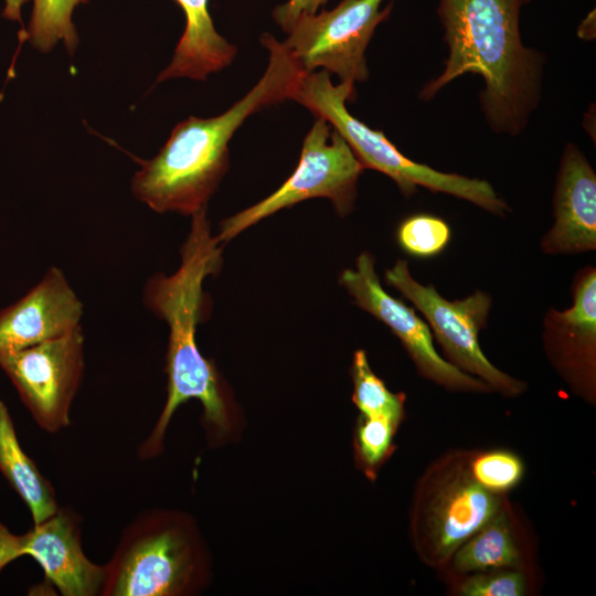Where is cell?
Returning <instances> with one entry per match:
<instances>
[{
    "label": "cell",
    "mask_w": 596,
    "mask_h": 596,
    "mask_svg": "<svg viewBox=\"0 0 596 596\" xmlns=\"http://www.w3.org/2000/svg\"><path fill=\"white\" fill-rule=\"evenodd\" d=\"M572 305L549 308L543 318L545 350L555 366L574 385L594 386L596 351V268H579L573 278Z\"/></svg>",
    "instance_id": "obj_13"
},
{
    "label": "cell",
    "mask_w": 596,
    "mask_h": 596,
    "mask_svg": "<svg viewBox=\"0 0 596 596\" xmlns=\"http://www.w3.org/2000/svg\"><path fill=\"white\" fill-rule=\"evenodd\" d=\"M530 0H440L438 15L449 55L421 98L429 100L455 78H483L481 107L492 130L520 134L540 103L545 57L523 45L521 8Z\"/></svg>",
    "instance_id": "obj_1"
},
{
    "label": "cell",
    "mask_w": 596,
    "mask_h": 596,
    "mask_svg": "<svg viewBox=\"0 0 596 596\" xmlns=\"http://www.w3.org/2000/svg\"><path fill=\"white\" fill-rule=\"evenodd\" d=\"M401 248L408 255L428 258L440 254L451 240L448 223L435 215L415 214L401 222L396 231Z\"/></svg>",
    "instance_id": "obj_21"
},
{
    "label": "cell",
    "mask_w": 596,
    "mask_h": 596,
    "mask_svg": "<svg viewBox=\"0 0 596 596\" xmlns=\"http://www.w3.org/2000/svg\"><path fill=\"white\" fill-rule=\"evenodd\" d=\"M554 223L540 241L546 255L596 249V173L576 145L564 147L553 195Z\"/></svg>",
    "instance_id": "obj_14"
},
{
    "label": "cell",
    "mask_w": 596,
    "mask_h": 596,
    "mask_svg": "<svg viewBox=\"0 0 596 596\" xmlns=\"http://www.w3.org/2000/svg\"><path fill=\"white\" fill-rule=\"evenodd\" d=\"M383 0H341L332 10L301 13L281 44L305 73L322 67L341 83L363 82L369 76L365 50L376 26L391 13Z\"/></svg>",
    "instance_id": "obj_8"
},
{
    "label": "cell",
    "mask_w": 596,
    "mask_h": 596,
    "mask_svg": "<svg viewBox=\"0 0 596 596\" xmlns=\"http://www.w3.org/2000/svg\"><path fill=\"white\" fill-rule=\"evenodd\" d=\"M328 0H288L273 11L275 22L287 32L296 18L301 13H316Z\"/></svg>",
    "instance_id": "obj_25"
},
{
    "label": "cell",
    "mask_w": 596,
    "mask_h": 596,
    "mask_svg": "<svg viewBox=\"0 0 596 596\" xmlns=\"http://www.w3.org/2000/svg\"><path fill=\"white\" fill-rule=\"evenodd\" d=\"M0 472L28 507L33 524L58 509L55 490L20 445L8 407L0 401Z\"/></svg>",
    "instance_id": "obj_17"
},
{
    "label": "cell",
    "mask_w": 596,
    "mask_h": 596,
    "mask_svg": "<svg viewBox=\"0 0 596 596\" xmlns=\"http://www.w3.org/2000/svg\"><path fill=\"white\" fill-rule=\"evenodd\" d=\"M0 368L15 386L36 425L49 434L71 424V408L85 370L82 327L0 358Z\"/></svg>",
    "instance_id": "obj_9"
},
{
    "label": "cell",
    "mask_w": 596,
    "mask_h": 596,
    "mask_svg": "<svg viewBox=\"0 0 596 596\" xmlns=\"http://www.w3.org/2000/svg\"><path fill=\"white\" fill-rule=\"evenodd\" d=\"M364 168L344 139L320 117H316L291 175L274 193L225 219L216 238L221 244L267 216L305 200L326 198L340 216L354 207L356 185Z\"/></svg>",
    "instance_id": "obj_6"
},
{
    "label": "cell",
    "mask_w": 596,
    "mask_h": 596,
    "mask_svg": "<svg viewBox=\"0 0 596 596\" xmlns=\"http://www.w3.org/2000/svg\"><path fill=\"white\" fill-rule=\"evenodd\" d=\"M260 43L268 65L255 86L223 114L180 121L158 155L131 180L134 195L158 213L192 215L202 209L228 170V142L256 111L291 99L305 72L272 34Z\"/></svg>",
    "instance_id": "obj_2"
},
{
    "label": "cell",
    "mask_w": 596,
    "mask_h": 596,
    "mask_svg": "<svg viewBox=\"0 0 596 596\" xmlns=\"http://www.w3.org/2000/svg\"><path fill=\"white\" fill-rule=\"evenodd\" d=\"M83 304L52 266L22 298L0 310V358L63 337L78 327Z\"/></svg>",
    "instance_id": "obj_11"
},
{
    "label": "cell",
    "mask_w": 596,
    "mask_h": 596,
    "mask_svg": "<svg viewBox=\"0 0 596 596\" xmlns=\"http://www.w3.org/2000/svg\"><path fill=\"white\" fill-rule=\"evenodd\" d=\"M185 15V28L170 64L159 74L157 83L189 77L204 81L207 75L228 66L237 47L214 28L209 0H174Z\"/></svg>",
    "instance_id": "obj_16"
},
{
    "label": "cell",
    "mask_w": 596,
    "mask_h": 596,
    "mask_svg": "<svg viewBox=\"0 0 596 596\" xmlns=\"http://www.w3.org/2000/svg\"><path fill=\"white\" fill-rule=\"evenodd\" d=\"M191 216V227L181 246L178 270L172 275L155 274L143 288L145 306L169 327L167 400L149 436L138 447L146 457L160 453L174 412L188 400L200 401L210 426L220 433L228 428L216 371L201 354L195 340L196 327L203 316V283L207 276L219 272L222 247L216 236L212 235L206 209Z\"/></svg>",
    "instance_id": "obj_3"
},
{
    "label": "cell",
    "mask_w": 596,
    "mask_h": 596,
    "mask_svg": "<svg viewBox=\"0 0 596 596\" xmlns=\"http://www.w3.org/2000/svg\"><path fill=\"white\" fill-rule=\"evenodd\" d=\"M22 538L0 522V572L14 560L22 557Z\"/></svg>",
    "instance_id": "obj_26"
},
{
    "label": "cell",
    "mask_w": 596,
    "mask_h": 596,
    "mask_svg": "<svg viewBox=\"0 0 596 596\" xmlns=\"http://www.w3.org/2000/svg\"><path fill=\"white\" fill-rule=\"evenodd\" d=\"M499 511V499L470 472L456 475L438 489L426 511V538L433 555L447 558Z\"/></svg>",
    "instance_id": "obj_15"
},
{
    "label": "cell",
    "mask_w": 596,
    "mask_h": 596,
    "mask_svg": "<svg viewBox=\"0 0 596 596\" xmlns=\"http://www.w3.org/2000/svg\"><path fill=\"white\" fill-rule=\"evenodd\" d=\"M524 471L521 459L507 450H493L476 458L471 476L491 492H501L517 486Z\"/></svg>",
    "instance_id": "obj_22"
},
{
    "label": "cell",
    "mask_w": 596,
    "mask_h": 596,
    "mask_svg": "<svg viewBox=\"0 0 596 596\" xmlns=\"http://www.w3.org/2000/svg\"><path fill=\"white\" fill-rule=\"evenodd\" d=\"M466 596H521L525 593V578L520 572L486 571L468 577L460 586Z\"/></svg>",
    "instance_id": "obj_24"
},
{
    "label": "cell",
    "mask_w": 596,
    "mask_h": 596,
    "mask_svg": "<svg viewBox=\"0 0 596 596\" xmlns=\"http://www.w3.org/2000/svg\"><path fill=\"white\" fill-rule=\"evenodd\" d=\"M79 514L58 509L21 534L23 556L42 567L45 578L63 596L100 595L105 566L92 562L82 547Z\"/></svg>",
    "instance_id": "obj_12"
},
{
    "label": "cell",
    "mask_w": 596,
    "mask_h": 596,
    "mask_svg": "<svg viewBox=\"0 0 596 596\" xmlns=\"http://www.w3.org/2000/svg\"><path fill=\"white\" fill-rule=\"evenodd\" d=\"M352 400L364 416H380L398 424L403 415L404 396L389 391L370 368L364 350L354 352L352 362Z\"/></svg>",
    "instance_id": "obj_20"
},
{
    "label": "cell",
    "mask_w": 596,
    "mask_h": 596,
    "mask_svg": "<svg viewBox=\"0 0 596 596\" xmlns=\"http://www.w3.org/2000/svg\"><path fill=\"white\" fill-rule=\"evenodd\" d=\"M185 522L163 512H143L127 524L104 564L100 596H172L195 584L200 557Z\"/></svg>",
    "instance_id": "obj_5"
},
{
    "label": "cell",
    "mask_w": 596,
    "mask_h": 596,
    "mask_svg": "<svg viewBox=\"0 0 596 596\" xmlns=\"http://www.w3.org/2000/svg\"><path fill=\"white\" fill-rule=\"evenodd\" d=\"M89 0H33V10L25 38L31 44L49 52L63 41L72 54L78 42L75 25L72 22L73 10Z\"/></svg>",
    "instance_id": "obj_19"
},
{
    "label": "cell",
    "mask_w": 596,
    "mask_h": 596,
    "mask_svg": "<svg viewBox=\"0 0 596 596\" xmlns=\"http://www.w3.org/2000/svg\"><path fill=\"white\" fill-rule=\"evenodd\" d=\"M353 95V84L340 82L333 85L330 73L322 70L306 73L291 99L308 108L315 117L328 121L364 169L391 178L404 196H411L422 187L462 199L501 217L511 211L488 181L440 172L407 158L383 131L372 129L349 113L345 104Z\"/></svg>",
    "instance_id": "obj_4"
},
{
    "label": "cell",
    "mask_w": 596,
    "mask_h": 596,
    "mask_svg": "<svg viewBox=\"0 0 596 596\" xmlns=\"http://www.w3.org/2000/svg\"><path fill=\"white\" fill-rule=\"evenodd\" d=\"M456 551L455 567L462 572H482L520 564V553L507 517L501 511Z\"/></svg>",
    "instance_id": "obj_18"
},
{
    "label": "cell",
    "mask_w": 596,
    "mask_h": 596,
    "mask_svg": "<svg viewBox=\"0 0 596 596\" xmlns=\"http://www.w3.org/2000/svg\"><path fill=\"white\" fill-rule=\"evenodd\" d=\"M374 263L371 253L362 252L355 266L340 275V284L354 305L384 323L400 339L424 377L453 391H489L483 381L465 373L437 353L426 321L413 308L385 291Z\"/></svg>",
    "instance_id": "obj_10"
},
{
    "label": "cell",
    "mask_w": 596,
    "mask_h": 596,
    "mask_svg": "<svg viewBox=\"0 0 596 596\" xmlns=\"http://www.w3.org/2000/svg\"><path fill=\"white\" fill-rule=\"evenodd\" d=\"M384 280L423 315L449 363L504 395L523 392L525 384L496 368L480 348L479 333L487 327L492 305L488 292L478 289L462 299L448 300L434 285L415 280L405 259L386 269Z\"/></svg>",
    "instance_id": "obj_7"
},
{
    "label": "cell",
    "mask_w": 596,
    "mask_h": 596,
    "mask_svg": "<svg viewBox=\"0 0 596 596\" xmlns=\"http://www.w3.org/2000/svg\"><path fill=\"white\" fill-rule=\"evenodd\" d=\"M26 1L29 0H6L3 15L11 20L21 21L20 10Z\"/></svg>",
    "instance_id": "obj_27"
},
{
    "label": "cell",
    "mask_w": 596,
    "mask_h": 596,
    "mask_svg": "<svg viewBox=\"0 0 596 596\" xmlns=\"http://www.w3.org/2000/svg\"><path fill=\"white\" fill-rule=\"evenodd\" d=\"M397 424L380 416L361 415L358 444L363 460L369 466L380 462L390 449Z\"/></svg>",
    "instance_id": "obj_23"
}]
</instances>
